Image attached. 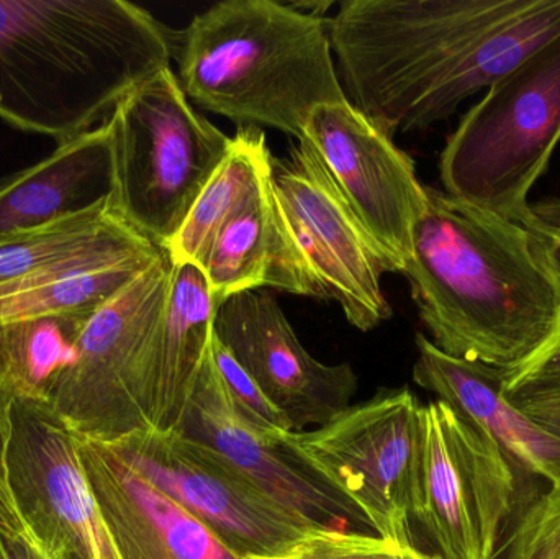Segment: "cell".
Segmentation results:
<instances>
[{"mask_svg":"<svg viewBox=\"0 0 560 559\" xmlns=\"http://www.w3.org/2000/svg\"><path fill=\"white\" fill-rule=\"evenodd\" d=\"M405 278L443 353L513 371L560 325V289L528 226L427 186Z\"/></svg>","mask_w":560,"mask_h":559,"instance_id":"1","label":"cell"},{"mask_svg":"<svg viewBox=\"0 0 560 559\" xmlns=\"http://www.w3.org/2000/svg\"><path fill=\"white\" fill-rule=\"evenodd\" d=\"M173 56L174 33L127 0H0V118L66 143Z\"/></svg>","mask_w":560,"mask_h":559,"instance_id":"2","label":"cell"},{"mask_svg":"<svg viewBox=\"0 0 560 559\" xmlns=\"http://www.w3.org/2000/svg\"><path fill=\"white\" fill-rule=\"evenodd\" d=\"M187 98L240 127L305 138L319 105L348 101L328 20L275 0H223L174 33Z\"/></svg>","mask_w":560,"mask_h":559,"instance_id":"3","label":"cell"},{"mask_svg":"<svg viewBox=\"0 0 560 559\" xmlns=\"http://www.w3.org/2000/svg\"><path fill=\"white\" fill-rule=\"evenodd\" d=\"M522 3L345 0L328 25L346 98L390 138L447 120L474 49Z\"/></svg>","mask_w":560,"mask_h":559,"instance_id":"4","label":"cell"},{"mask_svg":"<svg viewBox=\"0 0 560 559\" xmlns=\"http://www.w3.org/2000/svg\"><path fill=\"white\" fill-rule=\"evenodd\" d=\"M105 124L112 207L135 232L166 252L229 156L233 137L190 105L171 66L133 89Z\"/></svg>","mask_w":560,"mask_h":559,"instance_id":"5","label":"cell"},{"mask_svg":"<svg viewBox=\"0 0 560 559\" xmlns=\"http://www.w3.org/2000/svg\"><path fill=\"white\" fill-rule=\"evenodd\" d=\"M560 143V35L503 75L460 118L441 153L444 193L520 225Z\"/></svg>","mask_w":560,"mask_h":559,"instance_id":"6","label":"cell"},{"mask_svg":"<svg viewBox=\"0 0 560 559\" xmlns=\"http://www.w3.org/2000/svg\"><path fill=\"white\" fill-rule=\"evenodd\" d=\"M173 275L166 253L85 324L74 363L49 400L81 439L110 443L151 430Z\"/></svg>","mask_w":560,"mask_h":559,"instance_id":"7","label":"cell"},{"mask_svg":"<svg viewBox=\"0 0 560 559\" xmlns=\"http://www.w3.org/2000/svg\"><path fill=\"white\" fill-rule=\"evenodd\" d=\"M423 407L408 387L382 389L316 429L283 432L278 449L351 504L375 534L413 544L411 485Z\"/></svg>","mask_w":560,"mask_h":559,"instance_id":"8","label":"cell"},{"mask_svg":"<svg viewBox=\"0 0 560 559\" xmlns=\"http://www.w3.org/2000/svg\"><path fill=\"white\" fill-rule=\"evenodd\" d=\"M505 453L472 420L434 400L423 407L410 519L443 559H490L523 505Z\"/></svg>","mask_w":560,"mask_h":559,"instance_id":"9","label":"cell"},{"mask_svg":"<svg viewBox=\"0 0 560 559\" xmlns=\"http://www.w3.org/2000/svg\"><path fill=\"white\" fill-rule=\"evenodd\" d=\"M105 445L243 557H275L323 527L280 504L215 450L176 430H143Z\"/></svg>","mask_w":560,"mask_h":559,"instance_id":"10","label":"cell"},{"mask_svg":"<svg viewBox=\"0 0 560 559\" xmlns=\"http://www.w3.org/2000/svg\"><path fill=\"white\" fill-rule=\"evenodd\" d=\"M7 478L26 534L52 559H121L79 459L78 436L49 404L13 399Z\"/></svg>","mask_w":560,"mask_h":559,"instance_id":"11","label":"cell"},{"mask_svg":"<svg viewBox=\"0 0 560 559\" xmlns=\"http://www.w3.org/2000/svg\"><path fill=\"white\" fill-rule=\"evenodd\" d=\"M272 183L293 232L352 327L371 331L392 317L382 292L385 272H398L359 222L308 140L283 160L272 158Z\"/></svg>","mask_w":560,"mask_h":559,"instance_id":"12","label":"cell"},{"mask_svg":"<svg viewBox=\"0 0 560 559\" xmlns=\"http://www.w3.org/2000/svg\"><path fill=\"white\" fill-rule=\"evenodd\" d=\"M319 160L374 242L404 271L427 186L413 160L349 101L316 107L305 128Z\"/></svg>","mask_w":560,"mask_h":559,"instance_id":"13","label":"cell"},{"mask_svg":"<svg viewBox=\"0 0 560 559\" xmlns=\"http://www.w3.org/2000/svg\"><path fill=\"white\" fill-rule=\"evenodd\" d=\"M215 338L292 423L319 427L351 407L359 377L349 363L325 364L300 343L275 294L245 291L217 307Z\"/></svg>","mask_w":560,"mask_h":559,"instance_id":"14","label":"cell"},{"mask_svg":"<svg viewBox=\"0 0 560 559\" xmlns=\"http://www.w3.org/2000/svg\"><path fill=\"white\" fill-rule=\"evenodd\" d=\"M78 449L121 559H249L141 478L110 446L78 436Z\"/></svg>","mask_w":560,"mask_h":559,"instance_id":"15","label":"cell"},{"mask_svg":"<svg viewBox=\"0 0 560 559\" xmlns=\"http://www.w3.org/2000/svg\"><path fill=\"white\" fill-rule=\"evenodd\" d=\"M179 433L215 450L280 504L316 524L339 531H348L351 522L368 525L351 504L293 465L240 417L213 348L200 368Z\"/></svg>","mask_w":560,"mask_h":559,"instance_id":"16","label":"cell"},{"mask_svg":"<svg viewBox=\"0 0 560 559\" xmlns=\"http://www.w3.org/2000/svg\"><path fill=\"white\" fill-rule=\"evenodd\" d=\"M200 269L217 305L262 289L328 299L276 194L272 173L223 223Z\"/></svg>","mask_w":560,"mask_h":559,"instance_id":"17","label":"cell"},{"mask_svg":"<svg viewBox=\"0 0 560 559\" xmlns=\"http://www.w3.org/2000/svg\"><path fill=\"white\" fill-rule=\"evenodd\" d=\"M413 381L479 426L500 446L520 482L542 478L560 485V439L503 397L502 371L443 353L423 334L415 337Z\"/></svg>","mask_w":560,"mask_h":559,"instance_id":"18","label":"cell"},{"mask_svg":"<svg viewBox=\"0 0 560 559\" xmlns=\"http://www.w3.org/2000/svg\"><path fill=\"white\" fill-rule=\"evenodd\" d=\"M107 124L58 144L45 160L0 183V242L112 200Z\"/></svg>","mask_w":560,"mask_h":559,"instance_id":"19","label":"cell"},{"mask_svg":"<svg viewBox=\"0 0 560 559\" xmlns=\"http://www.w3.org/2000/svg\"><path fill=\"white\" fill-rule=\"evenodd\" d=\"M164 255L143 238L0 284V328L52 315L95 314Z\"/></svg>","mask_w":560,"mask_h":559,"instance_id":"20","label":"cell"},{"mask_svg":"<svg viewBox=\"0 0 560 559\" xmlns=\"http://www.w3.org/2000/svg\"><path fill=\"white\" fill-rule=\"evenodd\" d=\"M217 307L202 269L174 266L158 357L151 430L183 429L200 368L213 348Z\"/></svg>","mask_w":560,"mask_h":559,"instance_id":"21","label":"cell"},{"mask_svg":"<svg viewBox=\"0 0 560 559\" xmlns=\"http://www.w3.org/2000/svg\"><path fill=\"white\" fill-rule=\"evenodd\" d=\"M272 153L259 127H240L233 147L194 203L166 253L173 266H202L223 223L245 206L272 173Z\"/></svg>","mask_w":560,"mask_h":559,"instance_id":"22","label":"cell"},{"mask_svg":"<svg viewBox=\"0 0 560 559\" xmlns=\"http://www.w3.org/2000/svg\"><path fill=\"white\" fill-rule=\"evenodd\" d=\"M92 315H52L0 328V377L13 399L49 404Z\"/></svg>","mask_w":560,"mask_h":559,"instance_id":"23","label":"cell"},{"mask_svg":"<svg viewBox=\"0 0 560 559\" xmlns=\"http://www.w3.org/2000/svg\"><path fill=\"white\" fill-rule=\"evenodd\" d=\"M143 240L115 213L112 200L0 242V284L61 265L95 249ZM147 240V238H144Z\"/></svg>","mask_w":560,"mask_h":559,"instance_id":"24","label":"cell"},{"mask_svg":"<svg viewBox=\"0 0 560 559\" xmlns=\"http://www.w3.org/2000/svg\"><path fill=\"white\" fill-rule=\"evenodd\" d=\"M249 559H443L415 544L339 528H313L275 557Z\"/></svg>","mask_w":560,"mask_h":559,"instance_id":"25","label":"cell"},{"mask_svg":"<svg viewBox=\"0 0 560 559\" xmlns=\"http://www.w3.org/2000/svg\"><path fill=\"white\" fill-rule=\"evenodd\" d=\"M490 559H560V485L516 511Z\"/></svg>","mask_w":560,"mask_h":559,"instance_id":"26","label":"cell"},{"mask_svg":"<svg viewBox=\"0 0 560 559\" xmlns=\"http://www.w3.org/2000/svg\"><path fill=\"white\" fill-rule=\"evenodd\" d=\"M213 353L236 412L262 439L278 449L279 436L283 432H293L292 423L287 419L285 414L271 403L261 387L240 366L238 361L217 338L213 340Z\"/></svg>","mask_w":560,"mask_h":559,"instance_id":"27","label":"cell"},{"mask_svg":"<svg viewBox=\"0 0 560 559\" xmlns=\"http://www.w3.org/2000/svg\"><path fill=\"white\" fill-rule=\"evenodd\" d=\"M503 397L518 404L560 391V325L551 340L523 366L503 373Z\"/></svg>","mask_w":560,"mask_h":559,"instance_id":"28","label":"cell"},{"mask_svg":"<svg viewBox=\"0 0 560 559\" xmlns=\"http://www.w3.org/2000/svg\"><path fill=\"white\" fill-rule=\"evenodd\" d=\"M13 397L2 384L0 377V525L10 528H23L19 514L13 504L12 492L7 478V449L10 436V410H12Z\"/></svg>","mask_w":560,"mask_h":559,"instance_id":"29","label":"cell"},{"mask_svg":"<svg viewBox=\"0 0 560 559\" xmlns=\"http://www.w3.org/2000/svg\"><path fill=\"white\" fill-rule=\"evenodd\" d=\"M513 406L522 410L525 416H528L533 422L538 423L546 432L560 439V391L529 397V399L513 404Z\"/></svg>","mask_w":560,"mask_h":559,"instance_id":"30","label":"cell"},{"mask_svg":"<svg viewBox=\"0 0 560 559\" xmlns=\"http://www.w3.org/2000/svg\"><path fill=\"white\" fill-rule=\"evenodd\" d=\"M0 559H52L26 534L25 527L0 525Z\"/></svg>","mask_w":560,"mask_h":559,"instance_id":"31","label":"cell"},{"mask_svg":"<svg viewBox=\"0 0 560 559\" xmlns=\"http://www.w3.org/2000/svg\"><path fill=\"white\" fill-rule=\"evenodd\" d=\"M526 226L535 236L536 252H538L539 258L545 263L560 289V233L536 223L535 216H533L532 223Z\"/></svg>","mask_w":560,"mask_h":559,"instance_id":"32","label":"cell"}]
</instances>
